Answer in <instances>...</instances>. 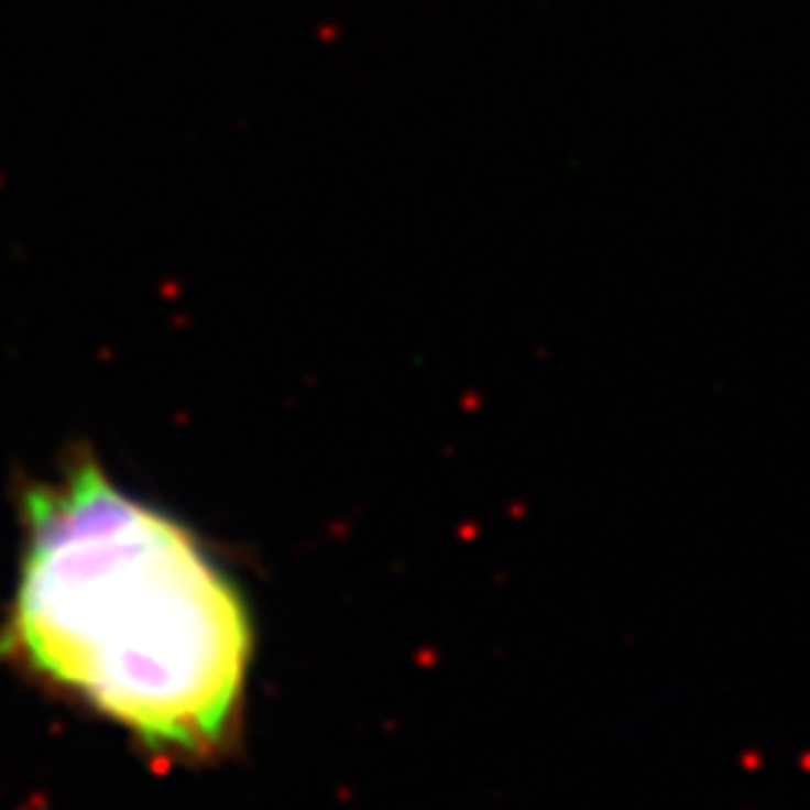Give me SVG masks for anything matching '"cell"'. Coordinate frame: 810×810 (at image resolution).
Wrapping results in <instances>:
<instances>
[{
	"label": "cell",
	"mask_w": 810,
	"mask_h": 810,
	"mask_svg": "<svg viewBox=\"0 0 810 810\" xmlns=\"http://www.w3.org/2000/svg\"><path fill=\"white\" fill-rule=\"evenodd\" d=\"M0 666L122 730L145 756L233 749L258 652L250 601L210 540L88 446L18 490Z\"/></svg>",
	"instance_id": "cell-1"
}]
</instances>
